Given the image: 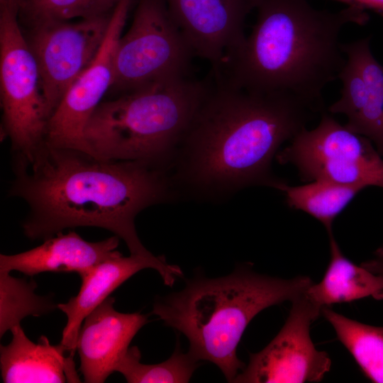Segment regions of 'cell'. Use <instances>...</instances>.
I'll return each instance as SVG.
<instances>
[{"label": "cell", "instance_id": "cell-6", "mask_svg": "<svg viewBox=\"0 0 383 383\" xmlns=\"http://www.w3.org/2000/svg\"><path fill=\"white\" fill-rule=\"evenodd\" d=\"M193 57L167 0H138L131 27L115 47L111 89L121 94L187 77Z\"/></svg>", "mask_w": 383, "mask_h": 383}, {"label": "cell", "instance_id": "cell-23", "mask_svg": "<svg viewBox=\"0 0 383 383\" xmlns=\"http://www.w3.org/2000/svg\"><path fill=\"white\" fill-rule=\"evenodd\" d=\"M140 357L138 347L128 348L118 363L116 372L121 373L129 383H184L190 380L199 362L189 353L181 350L179 341L171 357L162 362L143 364Z\"/></svg>", "mask_w": 383, "mask_h": 383}, {"label": "cell", "instance_id": "cell-5", "mask_svg": "<svg viewBox=\"0 0 383 383\" xmlns=\"http://www.w3.org/2000/svg\"><path fill=\"white\" fill-rule=\"evenodd\" d=\"M207 82L189 76L155 82L102 101L84 131L94 155L160 166L187 131Z\"/></svg>", "mask_w": 383, "mask_h": 383}, {"label": "cell", "instance_id": "cell-18", "mask_svg": "<svg viewBox=\"0 0 383 383\" xmlns=\"http://www.w3.org/2000/svg\"><path fill=\"white\" fill-rule=\"evenodd\" d=\"M328 237L330 262L322 279L307 289L310 299L321 309L368 296L383 299V277L354 264L343 255L333 233Z\"/></svg>", "mask_w": 383, "mask_h": 383}, {"label": "cell", "instance_id": "cell-9", "mask_svg": "<svg viewBox=\"0 0 383 383\" xmlns=\"http://www.w3.org/2000/svg\"><path fill=\"white\" fill-rule=\"evenodd\" d=\"M111 16L51 21L27 29L24 35L38 67L49 118L69 87L95 60Z\"/></svg>", "mask_w": 383, "mask_h": 383}, {"label": "cell", "instance_id": "cell-25", "mask_svg": "<svg viewBox=\"0 0 383 383\" xmlns=\"http://www.w3.org/2000/svg\"><path fill=\"white\" fill-rule=\"evenodd\" d=\"M374 257L360 265L372 273L383 277V245L374 252Z\"/></svg>", "mask_w": 383, "mask_h": 383}, {"label": "cell", "instance_id": "cell-11", "mask_svg": "<svg viewBox=\"0 0 383 383\" xmlns=\"http://www.w3.org/2000/svg\"><path fill=\"white\" fill-rule=\"evenodd\" d=\"M132 2L133 0H122L117 6L95 60L69 87L50 117L45 140L46 145L91 153L84 139V128L112 86L114 50Z\"/></svg>", "mask_w": 383, "mask_h": 383}, {"label": "cell", "instance_id": "cell-14", "mask_svg": "<svg viewBox=\"0 0 383 383\" xmlns=\"http://www.w3.org/2000/svg\"><path fill=\"white\" fill-rule=\"evenodd\" d=\"M115 299L107 297L84 318L76 350L84 382L102 383L116 372L138 331L148 322L140 313H123L113 308Z\"/></svg>", "mask_w": 383, "mask_h": 383}, {"label": "cell", "instance_id": "cell-21", "mask_svg": "<svg viewBox=\"0 0 383 383\" xmlns=\"http://www.w3.org/2000/svg\"><path fill=\"white\" fill-rule=\"evenodd\" d=\"M122 0H26L18 21L26 30L42 23L111 16Z\"/></svg>", "mask_w": 383, "mask_h": 383}, {"label": "cell", "instance_id": "cell-7", "mask_svg": "<svg viewBox=\"0 0 383 383\" xmlns=\"http://www.w3.org/2000/svg\"><path fill=\"white\" fill-rule=\"evenodd\" d=\"M18 15L0 9L1 130L11 141L13 157L29 160L45 144L49 113L38 67Z\"/></svg>", "mask_w": 383, "mask_h": 383}, {"label": "cell", "instance_id": "cell-19", "mask_svg": "<svg viewBox=\"0 0 383 383\" xmlns=\"http://www.w3.org/2000/svg\"><path fill=\"white\" fill-rule=\"evenodd\" d=\"M321 315L333 326L339 341L367 378L383 383V327L349 318L329 306L321 309Z\"/></svg>", "mask_w": 383, "mask_h": 383}, {"label": "cell", "instance_id": "cell-16", "mask_svg": "<svg viewBox=\"0 0 383 383\" xmlns=\"http://www.w3.org/2000/svg\"><path fill=\"white\" fill-rule=\"evenodd\" d=\"M119 238L98 242L84 240L74 231L62 232L44 240L40 245L15 255H0V271L17 270L33 276L41 272H76L81 275L94 265L119 256Z\"/></svg>", "mask_w": 383, "mask_h": 383}, {"label": "cell", "instance_id": "cell-24", "mask_svg": "<svg viewBox=\"0 0 383 383\" xmlns=\"http://www.w3.org/2000/svg\"><path fill=\"white\" fill-rule=\"evenodd\" d=\"M345 4L347 6H355L365 11L371 10L383 17V0H333Z\"/></svg>", "mask_w": 383, "mask_h": 383}, {"label": "cell", "instance_id": "cell-17", "mask_svg": "<svg viewBox=\"0 0 383 383\" xmlns=\"http://www.w3.org/2000/svg\"><path fill=\"white\" fill-rule=\"evenodd\" d=\"M11 332L10 343L0 348L4 382H80L72 357H65L66 350L61 344L52 345L44 335L40 336L38 343H34L21 325L14 326Z\"/></svg>", "mask_w": 383, "mask_h": 383}, {"label": "cell", "instance_id": "cell-3", "mask_svg": "<svg viewBox=\"0 0 383 383\" xmlns=\"http://www.w3.org/2000/svg\"><path fill=\"white\" fill-rule=\"evenodd\" d=\"M316 113L294 96L248 90L212 72L182 140L190 151L189 175L203 186L277 188L283 182L270 177L274 155Z\"/></svg>", "mask_w": 383, "mask_h": 383}, {"label": "cell", "instance_id": "cell-8", "mask_svg": "<svg viewBox=\"0 0 383 383\" xmlns=\"http://www.w3.org/2000/svg\"><path fill=\"white\" fill-rule=\"evenodd\" d=\"M372 142L340 124L328 111L313 129H301L277 155L306 181L316 179L383 188V158Z\"/></svg>", "mask_w": 383, "mask_h": 383}, {"label": "cell", "instance_id": "cell-20", "mask_svg": "<svg viewBox=\"0 0 383 383\" xmlns=\"http://www.w3.org/2000/svg\"><path fill=\"white\" fill-rule=\"evenodd\" d=\"M277 189L284 192L289 207L314 217L328 233H333L335 218L362 190L358 187L321 179L299 186H289L284 182Z\"/></svg>", "mask_w": 383, "mask_h": 383}, {"label": "cell", "instance_id": "cell-26", "mask_svg": "<svg viewBox=\"0 0 383 383\" xmlns=\"http://www.w3.org/2000/svg\"><path fill=\"white\" fill-rule=\"evenodd\" d=\"M26 0H0V9H9L19 11Z\"/></svg>", "mask_w": 383, "mask_h": 383}, {"label": "cell", "instance_id": "cell-1", "mask_svg": "<svg viewBox=\"0 0 383 383\" xmlns=\"http://www.w3.org/2000/svg\"><path fill=\"white\" fill-rule=\"evenodd\" d=\"M10 196L25 201V235L48 239L65 228L97 227L124 240L131 255L153 257L140 242L135 218L167 196L160 166L111 160L45 143L30 160L13 157Z\"/></svg>", "mask_w": 383, "mask_h": 383}, {"label": "cell", "instance_id": "cell-4", "mask_svg": "<svg viewBox=\"0 0 383 383\" xmlns=\"http://www.w3.org/2000/svg\"><path fill=\"white\" fill-rule=\"evenodd\" d=\"M312 283L309 277H272L243 265L226 277L189 280L182 291L155 301L152 314L187 337L194 358L215 364L234 382L245 367L237 348L251 320L270 306L293 301Z\"/></svg>", "mask_w": 383, "mask_h": 383}, {"label": "cell", "instance_id": "cell-22", "mask_svg": "<svg viewBox=\"0 0 383 383\" xmlns=\"http://www.w3.org/2000/svg\"><path fill=\"white\" fill-rule=\"evenodd\" d=\"M33 280L14 277L0 271V336L28 316H39L53 310L55 305L48 296L35 294Z\"/></svg>", "mask_w": 383, "mask_h": 383}, {"label": "cell", "instance_id": "cell-13", "mask_svg": "<svg viewBox=\"0 0 383 383\" xmlns=\"http://www.w3.org/2000/svg\"><path fill=\"white\" fill-rule=\"evenodd\" d=\"M370 44L371 36L342 43L346 62L338 75L341 95L328 111L345 115V126L370 139L383 156V65Z\"/></svg>", "mask_w": 383, "mask_h": 383}, {"label": "cell", "instance_id": "cell-12", "mask_svg": "<svg viewBox=\"0 0 383 383\" xmlns=\"http://www.w3.org/2000/svg\"><path fill=\"white\" fill-rule=\"evenodd\" d=\"M170 13L194 57L210 62L212 70L245 39L244 25L253 0H167Z\"/></svg>", "mask_w": 383, "mask_h": 383}, {"label": "cell", "instance_id": "cell-10", "mask_svg": "<svg viewBox=\"0 0 383 383\" xmlns=\"http://www.w3.org/2000/svg\"><path fill=\"white\" fill-rule=\"evenodd\" d=\"M277 335L250 360L234 382H318L330 370L329 355L313 343L310 328L321 314L306 291L294 299Z\"/></svg>", "mask_w": 383, "mask_h": 383}, {"label": "cell", "instance_id": "cell-2", "mask_svg": "<svg viewBox=\"0 0 383 383\" xmlns=\"http://www.w3.org/2000/svg\"><path fill=\"white\" fill-rule=\"evenodd\" d=\"M256 21L243 44L217 71L248 90L294 96L321 113L323 91L346 62L340 34L365 25L367 12L355 6L318 10L307 0H253Z\"/></svg>", "mask_w": 383, "mask_h": 383}, {"label": "cell", "instance_id": "cell-15", "mask_svg": "<svg viewBox=\"0 0 383 383\" xmlns=\"http://www.w3.org/2000/svg\"><path fill=\"white\" fill-rule=\"evenodd\" d=\"M145 268L157 270L165 284L170 287L177 277L182 276L180 267L168 264L164 256L147 257L133 255H121L106 260L79 275L82 284L78 294L67 303L57 305L67 318L60 344L71 357L76 350L77 335L85 317L125 281Z\"/></svg>", "mask_w": 383, "mask_h": 383}]
</instances>
